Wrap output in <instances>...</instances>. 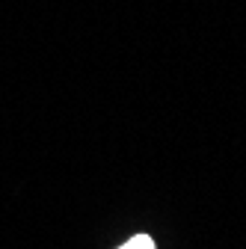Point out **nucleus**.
<instances>
[{"instance_id": "nucleus-1", "label": "nucleus", "mask_w": 246, "mask_h": 249, "mask_svg": "<svg viewBox=\"0 0 246 249\" xmlns=\"http://www.w3.org/2000/svg\"><path fill=\"white\" fill-rule=\"evenodd\" d=\"M119 249H155V240H151V237H145V234H140V237L128 240L125 246H119Z\"/></svg>"}]
</instances>
